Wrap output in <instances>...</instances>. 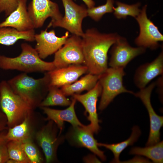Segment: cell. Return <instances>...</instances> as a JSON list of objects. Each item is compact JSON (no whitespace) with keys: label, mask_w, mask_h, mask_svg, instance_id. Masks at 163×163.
Returning <instances> with one entry per match:
<instances>
[{"label":"cell","mask_w":163,"mask_h":163,"mask_svg":"<svg viewBox=\"0 0 163 163\" xmlns=\"http://www.w3.org/2000/svg\"><path fill=\"white\" fill-rule=\"evenodd\" d=\"M18 0H0V12L8 16L17 8Z\"/></svg>","instance_id":"31"},{"label":"cell","mask_w":163,"mask_h":163,"mask_svg":"<svg viewBox=\"0 0 163 163\" xmlns=\"http://www.w3.org/2000/svg\"><path fill=\"white\" fill-rule=\"evenodd\" d=\"M29 117L25 118L21 123L9 128L5 136L8 142L13 141L22 142L31 139V131Z\"/></svg>","instance_id":"23"},{"label":"cell","mask_w":163,"mask_h":163,"mask_svg":"<svg viewBox=\"0 0 163 163\" xmlns=\"http://www.w3.org/2000/svg\"><path fill=\"white\" fill-rule=\"evenodd\" d=\"M87 72L88 68L85 65H71L65 67L55 69L47 72L50 86L59 88L70 84Z\"/></svg>","instance_id":"16"},{"label":"cell","mask_w":163,"mask_h":163,"mask_svg":"<svg viewBox=\"0 0 163 163\" xmlns=\"http://www.w3.org/2000/svg\"><path fill=\"white\" fill-rule=\"evenodd\" d=\"M116 33H103L95 28L87 30L82 37L84 65L88 72L100 75L108 68L107 53L121 37Z\"/></svg>","instance_id":"1"},{"label":"cell","mask_w":163,"mask_h":163,"mask_svg":"<svg viewBox=\"0 0 163 163\" xmlns=\"http://www.w3.org/2000/svg\"><path fill=\"white\" fill-rule=\"evenodd\" d=\"M47 29L34 36V40L37 42L35 49L42 59L55 53L64 45L69 37L68 31L64 35L59 37L56 36L54 30L48 32Z\"/></svg>","instance_id":"15"},{"label":"cell","mask_w":163,"mask_h":163,"mask_svg":"<svg viewBox=\"0 0 163 163\" xmlns=\"http://www.w3.org/2000/svg\"><path fill=\"white\" fill-rule=\"evenodd\" d=\"M0 107L10 127L29 117L34 108L12 90L7 81L0 82Z\"/></svg>","instance_id":"4"},{"label":"cell","mask_w":163,"mask_h":163,"mask_svg":"<svg viewBox=\"0 0 163 163\" xmlns=\"http://www.w3.org/2000/svg\"><path fill=\"white\" fill-rule=\"evenodd\" d=\"M21 52L18 56L11 58L0 55V68L3 70H16L28 73L49 72L56 69L53 62L43 61L36 49L29 44L22 43Z\"/></svg>","instance_id":"3"},{"label":"cell","mask_w":163,"mask_h":163,"mask_svg":"<svg viewBox=\"0 0 163 163\" xmlns=\"http://www.w3.org/2000/svg\"><path fill=\"white\" fill-rule=\"evenodd\" d=\"M14 92L34 109L46 96L50 86L48 72L41 78L35 79L27 73H21L7 81Z\"/></svg>","instance_id":"2"},{"label":"cell","mask_w":163,"mask_h":163,"mask_svg":"<svg viewBox=\"0 0 163 163\" xmlns=\"http://www.w3.org/2000/svg\"><path fill=\"white\" fill-rule=\"evenodd\" d=\"M146 49L131 46L123 37H121L112 46L109 65L112 68H124L132 59L144 53Z\"/></svg>","instance_id":"13"},{"label":"cell","mask_w":163,"mask_h":163,"mask_svg":"<svg viewBox=\"0 0 163 163\" xmlns=\"http://www.w3.org/2000/svg\"><path fill=\"white\" fill-rule=\"evenodd\" d=\"M96 156L94 154L88 155L83 158V161L85 163L101 162Z\"/></svg>","instance_id":"32"},{"label":"cell","mask_w":163,"mask_h":163,"mask_svg":"<svg viewBox=\"0 0 163 163\" xmlns=\"http://www.w3.org/2000/svg\"><path fill=\"white\" fill-rule=\"evenodd\" d=\"M147 146L144 148L133 147L131 149L129 153L131 155L144 156L154 163H163V141L153 145Z\"/></svg>","instance_id":"24"},{"label":"cell","mask_w":163,"mask_h":163,"mask_svg":"<svg viewBox=\"0 0 163 163\" xmlns=\"http://www.w3.org/2000/svg\"><path fill=\"white\" fill-rule=\"evenodd\" d=\"M61 0L65 9L64 16L59 20L50 21L47 28L52 26L61 27L73 34L82 37L84 33L82 22L88 16L87 8L84 5H78L72 0Z\"/></svg>","instance_id":"6"},{"label":"cell","mask_w":163,"mask_h":163,"mask_svg":"<svg viewBox=\"0 0 163 163\" xmlns=\"http://www.w3.org/2000/svg\"><path fill=\"white\" fill-rule=\"evenodd\" d=\"M34 29L24 31H19L10 27L0 28V44L6 46L14 44L19 40L32 42L35 40Z\"/></svg>","instance_id":"21"},{"label":"cell","mask_w":163,"mask_h":163,"mask_svg":"<svg viewBox=\"0 0 163 163\" xmlns=\"http://www.w3.org/2000/svg\"><path fill=\"white\" fill-rule=\"evenodd\" d=\"M141 134V131L137 126H134L132 129V132L130 137L127 139L117 143L108 144L97 143L98 146L103 147L110 150L114 155L113 163H120L119 156L121 152L129 145H133L138 140Z\"/></svg>","instance_id":"22"},{"label":"cell","mask_w":163,"mask_h":163,"mask_svg":"<svg viewBox=\"0 0 163 163\" xmlns=\"http://www.w3.org/2000/svg\"><path fill=\"white\" fill-rule=\"evenodd\" d=\"M53 62L56 69L84 64L82 37L74 34L68 37L64 46L55 53Z\"/></svg>","instance_id":"7"},{"label":"cell","mask_w":163,"mask_h":163,"mask_svg":"<svg viewBox=\"0 0 163 163\" xmlns=\"http://www.w3.org/2000/svg\"><path fill=\"white\" fill-rule=\"evenodd\" d=\"M163 73V50L153 61L141 65L136 69L134 78L136 86L144 88L153 79Z\"/></svg>","instance_id":"18"},{"label":"cell","mask_w":163,"mask_h":163,"mask_svg":"<svg viewBox=\"0 0 163 163\" xmlns=\"http://www.w3.org/2000/svg\"><path fill=\"white\" fill-rule=\"evenodd\" d=\"M27 11L35 28L41 27L49 17L51 18V21H53L62 17L58 4L50 0H32Z\"/></svg>","instance_id":"12"},{"label":"cell","mask_w":163,"mask_h":163,"mask_svg":"<svg viewBox=\"0 0 163 163\" xmlns=\"http://www.w3.org/2000/svg\"><path fill=\"white\" fill-rule=\"evenodd\" d=\"M2 131L0 133V163H6L9 159L7 144L8 142L5 137V134Z\"/></svg>","instance_id":"30"},{"label":"cell","mask_w":163,"mask_h":163,"mask_svg":"<svg viewBox=\"0 0 163 163\" xmlns=\"http://www.w3.org/2000/svg\"><path fill=\"white\" fill-rule=\"evenodd\" d=\"M114 3V0H106L104 4L88 8V16L95 21H98L105 14L113 12Z\"/></svg>","instance_id":"28"},{"label":"cell","mask_w":163,"mask_h":163,"mask_svg":"<svg viewBox=\"0 0 163 163\" xmlns=\"http://www.w3.org/2000/svg\"><path fill=\"white\" fill-rule=\"evenodd\" d=\"M27 0H18L16 8L3 22L0 23V28L10 27L19 31L34 29L32 20L27 8Z\"/></svg>","instance_id":"17"},{"label":"cell","mask_w":163,"mask_h":163,"mask_svg":"<svg viewBox=\"0 0 163 163\" xmlns=\"http://www.w3.org/2000/svg\"><path fill=\"white\" fill-rule=\"evenodd\" d=\"M76 101L72 97L71 104L64 110H56L47 107H41L47 116L46 120L53 121L59 129L60 133L64 129V122H68L73 126H85L80 122L76 115L75 108Z\"/></svg>","instance_id":"19"},{"label":"cell","mask_w":163,"mask_h":163,"mask_svg":"<svg viewBox=\"0 0 163 163\" xmlns=\"http://www.w3.org/2000/svg\"><path fill=\"white\" fill-rule=\"evenodd\" d=\"M102 87L98 81L95 86L84 94H75L72 97L80 102L84 106L86 113L88 114L87 119L90 123L87 125L94 133H97L100 129L97 113V104L98 98L101 94Z\"/></svg>","instance_id":"14"},{"label":"cell","mask_w":163,"mask_h":163,"mask_svg":"<svg viewBox=\"0 0 163 163\" xmlns=\"http://www.w3.org/2000/svg\"><path fill=\"white\" fill-rule=\"evenodd\" d=\"M59 88L50 86L46 97L40 104L42 107L50 106H69L71 103Z\"/></svg>","instance_id":"25"},{"label":"cell","mask_w":163,"mask_h":163,"mask_svg":"<svg viewBox=\"0 0 163 163\" xmlns=\"http://www.w3.org/2000/svg\"><path fill=\"white\" fill-rule=\"evenodd\" d=\"M22 144L24 151L31 163H40L43 162V158L31 139L22 142Z\"/></svg>","instance_id":"29"},{"label":"cell","mask_w":163,"mask_h":163,"mask_svg":"<svg viewBox=\"0 0 163 163\" xmlns=\"http://www.w3.org/2000/svg\"><path fill=\"white\" fill-rule=\"evenodd\" d=\"M117 7L113 8V14L117 18L125 19L127 16H129L135 18L139 15L141 10L139 9L140 3L129 5L117 1Z\"/></svg>","instance_id":"26"},{"label":"cell","mask_w":163,"mask_h":163,"mask_svg":"<svg viewBox=\"0 0 163 163\" xmlns=\"http://www.w3.org/2000/svg\"><path fill=\"white\" fill-rule=\"evenodd\" d=\"M149 162V161L148 160L144 158L141 157H136L133 159L131 160H129L128 161H125V162Z\"/></svg>","instance_id":"34"},{"label":"cell","mask_w":163,"mask_h":163,"mask_svg":"<svg viewBox=\"0 0 163 163\" xmlns=\"http://www.w3.org/2000/svg\"><path fill=\"white\" fill-rule=\"evenodd\" d=\"M7 147L9 159L17 163H31L23 149L22 142L10 141L8 143Z\"/></svg>","instance_id":"27"},{"label":"cell","mask_w":163,"mask_h":163,"mask_svg":"<svg viewBox=\"0 0 163 163\" xmlns=\"http://www.w3.org/2000/svg\"><path fill=\"white\" fill-rule=\"evenodd\" d=\"M57 126L52 121L48 123L37 133V142L44 153L46 163L57 161V151L65 139V136L57 135Z\"/></svg>","instance_id":"9"},{"label":"cell","mask_w":163,"mask_h":163,"mask_svg":"<svg viewBox=\"0 0 163 163\" xmlns=\"http://www.w3.org/2000/svg\"><path fill=\"white\" fill-rule=\"evenodd\" d=\"M99 78V75L89 73L73 83L61 87L60 89L66 96L79 94L85 90L88 91L95 86Z\"/></svg>","instance_id":"20"},{"label":"cell","mask_w":163,"mask_h":163,"mask_svg":"<svg viewBox=\"0 0 163 163\" xmlns=\"http://www.w3.org/2000/svg\"><path fill=\"white\" fill-rule=\"evenodd\" d=\"M94 133L87 125L83 126H72L65 136V139L72 146L86 148L102 160L105 161L106 157L104 152L99 149L98 142L94 137Z\"/></svg>","instance_id":"10"},{"label":"cell","mask_w":163,"mask_h":163,"mask_svg":"<svg viewBox=\"0 0 163 163\" xmlns=\"http://www.w3.org/2000/svg\"><path fill=\"white\" fill-rule=\"evenodd\" d=\"M7 124V120L5 114L0 111V133L5 129Z\"/></svg>","instance_id":"33"},{"label":"cell","mask_w":163,"mask_h":163,"mask_svg":"<svg viewBox=\"0 0 163 163\" xmlns=\"http://www.w3.org/2000/svg\"><path fill=\"white\" fill-rule=\"evenodd\" d=\"M124 68H108L99 75L98 81L102 87L99 109H105L118 95L127 93L134 95V93L126 88L123 85V78L125 75Z\"/></svg>","instance_id":"5"},{"label":"cell","mask_w":163,"mask_h":163,"mask_svg":"<svg viewBox=\"0 0 163 163\" xmlns=\"http://www.w3.org/2000/svg\"><path fill=\"white\" fill-rule=\"evenodd\" d=\"M88 8H91L95 6V3L93 0H82Z\"/></svg>","instance_id":"35"},{"label":"cell","mask_w":163,"mask_h":163,"mask_svg":"<svg viewBox=\"0 0 163 163\" xmlns=\"http://www.w3.org/2000/svg\"><path fill=\"white\" fill-rule=\"evenodd\" d=\"M155 85V83L153 82L134 94L140 98L146 107L149 116L150 129L146 146L153 145L160 141V130L163 125V117L155 113L151 102V93Z\"/></svg>","instance_id":"11"},{"label":"cell","mask_w":163,"mask_h":163,"mask_svg":"<svg viewBox=\"0 0 163 163\" xmlns=\"http://www.w3.org/2000/svg\"><path fill=\"white\" fill-rule=\"evenodd\" d=\"M147 5L142 7L139 15L135 18L139 27V33L135 42L138 47L155 50L159 46V42L163 40V35L157 27L147 16Z\"/></svg>","instance_id":"8"}]
</instances>
